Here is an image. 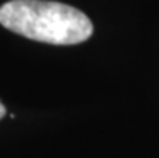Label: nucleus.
I'll return each instance as SVG.
<instances>
[{
    "label": "nucleus",
    "instance_id": "nucleus-2",
    "mask_svg": "<svg viewBox=\"0 0 159 158\" xmlns=\"http://www.w3.org/2000/svg\"><path fill=\"white\" fill-rule=\"evenodd\" d=\"M5 111H7V110H5V105L2 103V102H0V119L5 116Z\"/></svg>",
    "mask_w": 159,
    "mask_h": 158
},
{
    "label": "nucleus",
    "instance_id": "nucleus-1",
    "mask_svg": "<svg viewBox=\"0 0 159 158\" xmlns=\"http://www.w3.org/2000/svg\"><path fill=\"white\" fill-rule=\"evenodd\" d=\"M0 24L15 34L53 45L85 42L93 24L85 13L66 3L10 0L0 7Z\"/></svg>",
    "mask_w": 159,
    "mask_h": 158
}]
</instances>
